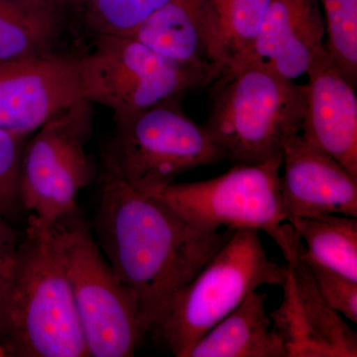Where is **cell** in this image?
<instances>
[{"mask_svg": "<svg viewBox=\"0 0 357 357\" xmlns=\"http://www.w3.org/2000/svg\"><path fill=\"white\" fill-rule=\"evenodd\" d=\"M286 265L283 301L269 316L287 357H356V333L321 297L307 265L300 257Z\"/></svg>", "mask_w": 357, "mask_h": 357, "instance_id": "8fae6325", "label": "cell"}, {"mask_svg": "<svg viewBox=\"0 0 357 357\" xmlns=\"http://www.w3.org/2000/svg\"><path fill=\"white\" fill-rule=\"evenodd\" d=\"M282 155L257 164H236L222 175L191 183H172L157 195L185 222L204 231H263L286 261L299 257L301 241L287 222L281 197Z\"/></svg>", "mask_w": 357, "mask_h": 357, "instance_id": "5b68a950", "label": "cell"}, {"mask_svg": "<svg viewBox=\"0 0 357 357\" xmlns=\"http://www.w3.org/2000/svg\"><path fill=\"white\" fill-rule=\"evenodd\" d=\"M67 18L45 0H0V62L57 53Z\"/></svg>", "mask_w": 357, "mask_h": 357, "instance_id": "ac0fdd59", "label": "cell"}, {"mask_svg": "<svg viewBox=\"0 0 357 357\" xmlns=\"http://www.w3.org/2000/svg\"><path fill=\"white\" fill-rule=\"evenodd\" d=\"M300 259L309 268L321 297L328 306L356 324L357 282L317 263L301 257Z\"/></svg>", "mask_w": 357, "mask_h": 357, "instance_id": "603a6c76", "label": "cell"}, {"mask_svg": "<svg viewBox=\"0 0 357 357\" xmlns=\"http://www.w3.org/2000/svg\"><path fill=\"white\" fill-rule=\"evenodd\" d=\"M323 13L326 50L345 79L357 84V0H319Z\"/></svg>", "mask_w": 357, "mask_h": 357, "instance_id": "ffe728a7", "label": "cell"}, {"mask_svg": "<svg viewBox=\"0 0 357 357\" xmlns=\"http://www.w3.org/2000/svg\"><path fill=\"white\" fill-rule=\"evenodd\" d=\"M168 0H86L84 22L98 35L131 36Z\"/></svg>", "mask_w": 357, "mask_h": 357, "instance_id": "44dd1931", "label": "cell"}, {"mask_svg": "<svg viewBox=\"0 0 357 357\" xmlns=\"http://www.w3.org/2000/svg\"><path fill=\"white\" fill-rule=\"evenodd\" d=\"M304 137L357 178L356 88L333 64L326 46L306 73Z\"/></svg>", "mask_w": 357, "mask_h": 357, "instance_id": "4fadbf2b", "label": "cell"}, {"mask_svg": "<svg viewBox=\"0 0 357 357\" xmlns=\"http://www.w3.org/2000/svg\"><path fill=\"white\" fill-rule=\"evenodd\" d=\"M287 265L268 257L259 231L232 229L222 248L174 297L154 332L173 356L188 352L208 331L263 285L283 286Z\"/></svg>", "mask_w": 357, "mask_h": 357, "instance_id": "277c9868", "label": "cell"}, {"mask_svg": "<svg viewBox=\"0 0 357 357\" xmlns=\"http://www.w3.org/2000/svg\"><path fill=\"white\" fill-rule=\"evenodd\" d=\"M66 13H81L86 0H45Z\"/></svg>", "mask_w": 357, "mask_h": 357, "instance_id": "d4e9b609", "label": "cell"}, {"mask_svg": "<svg viewBox=\"0 0 357 357\" xmlns=\"http://www.w3.org/2000/svg\"><path fill=\"white\" fill-rule=\"evenodd\" d=\"M204 128L236 164L281 156L302 131L306 86L282 77L259 61L246 63L215 81Z\"/></svg>", "mask_w": 357, "mask_h": 357, "instance_id": "3957f363", "label": "cell"}, {"mask_svg": "<svg viewBox=\"0 0 357 357\" xmlns=\"http://www.w3.org/2000/svg\"><path fill=\"white\" fill-rule=\"evenodd\" d=\"M81 100L77 58L57 52L0 62V129L28 137Z\"/></svg>", "mask_w": 357, "mask_h": 357, "instance_id": "30bf717a", "label": "cell"}, {"mask_svg": "<svg viewBox=\"0 0 357 357\" xmlns=\"http://www.w3.org/2000/svg\"><path fill=\"white\" fill-rule=\"evenodd\" d=\"M270 0H204V29L218 77L255 61V48ZM218 77V79H220Z\"/></svg>", "mask_w": 357, "mask_h": 357, "instance_id": "9a60e30c", "label": "cell"}, {"mask_svg": "<svg viewBox=\"0 0 357 357\" xmlns=\"http://www.w3.org/2000/svg\"><path fill=\"white\" fill-rule=\"evenodd\" d=\"M131 36L161 55L208 73L218 74L208 57L204 29V0H168Z\"/></svg>", "mask_w": 357, "mask_h": 357, "instance_id": "e0dca14e", "label": "cell"}, {"mask_svg": "<svg viewBox=\"0 0 357 357\" xmlns=\"http://www.w3.org/2000/svg\"><path fill=\"white\" fill-rule=\"evenodd\" d=\"M105 171L134 191L157 196L185 172L227 159L208 132L171 100L114 121Z\"/></svg>", "mask_w": 357, "mask_h": 357, "instance_id": "8992f818", "label": "cell"}, {"mask_svg": "<svg viewBox=\"0 0 357 357\" xmlns=\"http://www.w3.org/2000/svg\"><path fill=\"white\" fill-rule=\"evenodd\" d=\"M0 356H89L57 231L33 213L0 301Z\"/></svg>", "mask_w": 357, "mask_h": 357, "instance_id": "7a4b0ae2", "label": "cell"}, {"mask_svg": "<svg viewBox=\"0 0 357 357\" xmlns=\"http://www.w3.org/2000/svg\"><path fill=\"white\" fill-rule=\"evenodd\" d=\"M82 96L91 105L126 119L206 88L215 77L171 60L133 36L98 35L93 49L77 58Z\"/></svg>", "mask_w": 357, "mask_h": 357, "instance_id": "52a82bcc", "label": "cell"}, {"mask_svg": "<svg viewBox=\"0 0 357 357\" xmlns=\"http://www.w3.org/2000/svg\"><path fill=\"white\" fill-rule=\"evenodd\" d=\"M267 295L249 294L236 309L208 331L187 357H287L266 311Z\"/></svg>", "mask_w": 357, "mask_h": 357, "instance_id": "2e32d148", "label": "cell"}, {"mask_svg": "<svg viewBox=\"0 0 357 357\" xmlns=\"http://www.w3.org/2000/svg\"><path fill=\"white\" fill-rule=\"evenodd\" d=\"M325 35L319 0H270L256 41L255 61L295 81L306 74L323 50Z\"/></svg>", "mask_w": 357, "mask_h": 357, "instance_id": "5bb4252c", "label": "cell"}, {"mask_svg": "<svg viewBox=\"0 0 357 357\" xmlns=\"http://www.w3.org/2000/svg\"><path fill=\"white\" fill-rule=\"evenodd\" d=\"M281 168L287 220L328 215L357 218V178L302 133L284 145Z\"/></svg>", "mask_w": 357, "mask_h": 357, "instance_id": "7c38bea8", "label": "cell"}, {"mask_svg": "<svg viewBox=\"0 0 357 357\" xmlns=\"http://www.w3.org/2000/svg\"><path fill=\"white\" fill-rule=\"evenodd\" d=\"M26 136L0 129V217L13 215L22 208L20 182Z\"/></svg>", "mask_w": 357, "mask_h": 357, "instance_id": "7402d4cb", "label": "cell"}, {"mask_svg": "<svg viewBox=\"0 0 357 357\" xmlns=\"http://www.w3.org/2000/svg\"><path fill=\"white\" fill-rule=\"evenodd\" d=\"M292 225L301 243L302 259L344 275L357 282V218L328 215L316 218H294Z\"/></svg>", "mask_w": 357, "mask_h": 357, "instance_id": "d6986e66", "label": "cell"}, {"mask_svg": "<svg viewBox=\"0 0 357 357\" xmlns=\"http://www.w3.org/2000/svg\"><path fill=\"white\" fill-rule=\"evenodd\" d=\"M18 241L13 230L0 217V301L17 249Z\"/></svg>", "mask_w": 357, "mask_h": 357, "instance_id": "cb8c5ba5", "label": "cell"}, {"mask_svg": "<svg viewBox=\"0 0 357 357\" xmlns=\"http://www.w3.org/2000/svg\"><path fill=\"white\" fill-rule=\"evenodd\" d=\"M53 225L89 356H133L144 333L132 294L115 276L79 211Z\"/></svg>", "mask_w": 357, "mask_h": 357, "instance_id": "ba28073f", "label": "cell"}, {"mask_svg": "<svg viewBox=\"0 0 357 357\" xmlns=\"http://www.w3.org/2000/svg\"><path fill=\"white\" fill-rule=\"evenodd\" d=\"M93 123V105L81 100L34 132L21 162L22 208L49 222L77 211L79 192L93 176L86 153Z\"/></svg>", "mask_w": 357, "mask_h": 357, "instance_id": "9c48e42d", "label": "cell"}, {"mask_svg": "<svg viewBox=\"0 0 357 357\" xmlns=\"http://www.w3.org/2000/svg\"><path fill=\"white\" fill-rule=\"evenodd\" d=\"M96 222L107 262L136 301L144 333L156 330L174 297L232 230L197 229L157 197L134 191L107 171Z\"/></svg>", "mask_w": 357, "mask_h": 357, "instance_id": "6da1fadb", "label": "cell"}]
</instances>
